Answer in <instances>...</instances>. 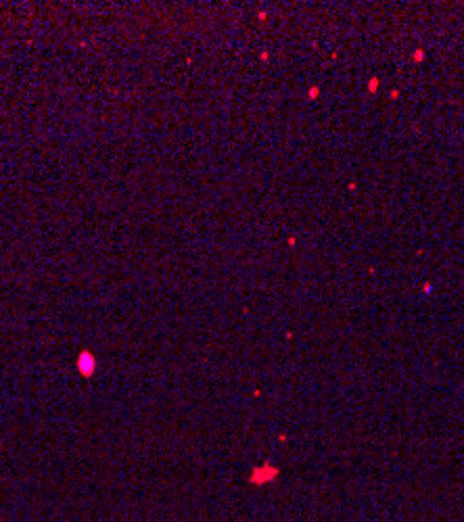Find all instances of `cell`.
I'll return each mask as SVG.
<instances>
[{
	"label": "cell",
	"instance_id": "obj_1",
	"mask_svg": "<svg viewBox=\"0 0 464 522\" xmlns=\"http://www.w3.org/2000/svg\"><path fill=\"white\" fill-rule=\"evenodd\" d=\"M92 370H94V357L90 353H82V355H80V372H82L84 376H90Z\"/></svg>",
	"mask_w": 464,
	"mask_h": 522
}]
</instances>
